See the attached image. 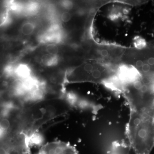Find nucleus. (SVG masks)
<instances>
[{"label": "nucleus", "mask_w": 154, "mask_h": 154, "mask_svg": "<svg viewBox=\"0 0 154 154\" xmlns=\"http://www.w3.org/2000/svg\"><path fill=\"white\" fill-rule=\"evenodd\" d=\"M114 69L105 66L99 63L86 62L74 69L68 75V83L90 82L100 83L107 86L115 76Z\"/></svg>", "instance_id": "f257e3e1"}, {"label": "nucleus", "mask_w": 154, "mask_h": 154, "mask_svg": "<svg viewBox=\"0 0 154 154\" xmlns=\"http://www.w3.org/2000/svg\"><path fill=\"white\" fill-rule=\"evenodd\" d=\"M37 154H79L74 146L69 143L55 141L42 146Z\"/></svg>", "instance_id": "f03ea898"}, {"label": "nucleus", "mask_w": 154, "mask_h": 154, "mask_svg": "<svg viewBox=\"0 0 154 154\" xmlns=\"http://www.w3.org/2000/svg\"><path fill=\"white\" fill-rule=\"evenodd\" d=\"M34 30V25L30 22L24 23L21 28V33L25 36L30 35L33 33Z\"/></svg>", "instance_id": "7ed1b4c3"}, {"label": "nucleus", "mask_w": 154, "mask_h": 154, "mask_svg": "<svg viewBox=\"0 0 154 154\" xmlns=\"http://www.w3.org/2000/svg\"><path fill=\"white\" fill-rule=\"evenodd\" d=\"M4 50H5V47L0 37V72L2 71V72L5 69L4 62H5V53Z\"/></svg>", "instance_id": "20e7f679"}, {"label": "nucleus", "mask_w": 154, "mask_h": 154, "mask_svg": "<svg viewBox=\"0 0 154 154\" xmlns=\"http://www.w3.org/2000/svg\"><path fill=\"white\" fill-rule=\"evenodd\" d=\"M54 57L49 54H45L42 57V62L46 65H50L54 62Z\"/></svg>", "instance_id": "39448f33"}, {"label": "nucleus", "mask_w": 154, "mask_h": 154, "mask_svg": "<svg viewBox=\"0 0 154 154\" xmlns=\"http://www.w3.org/2000/svg\"><path fill=\"white\" fill-rule=\"evenodd\" d=\"M46 50L50 55L55 56L58 52V48L55 45L51 44L48 45L46 47Z\"/></svg>", "instance_id": "423d86ee"}, {"label": "nucleus", "mask_w": 154, "mask_h": 154, "mask_svg": "<svg viewBox=\"0 0 154 154\" xmlns=\"http://www.w3.org/2000/svg\"><path fill=\"white\" fill-rule=\"evenodd\" d=\"M11 125V122L8 118H2L0 121V128L5 132L8 130Z\"/></svg>", "instance_id": "0eeeda50"}, {"label": "nucleus", "mask_w": 154, "mask_h": 154, "mask_svg": "<svg viewBox=\"0 0 154 154\" xmlns=\"http://www.w3.org/2000/svg\"><path fill=\"white\" fill-rule=\"evenodd\" d=\"M71 15L68 12H64L61 15V20L64 22H69L71 19Z\"/></svg>", "instance_id": "6e6552de"}, {"label": "nucleus", "mask_w": 154, "mask_h": 154, "mask_svg": "<svg viewBox=\"0 0 154 154\" xmlns=\"http://www.w3.org/2000/svg\"><path fill=\"white\" fill-rule=\"evenodd\" d=\"M6 135V132L0 128V140L2 139Z\"/></svg>", "instance_id": "1a4fd4ad"}]
</instances>
